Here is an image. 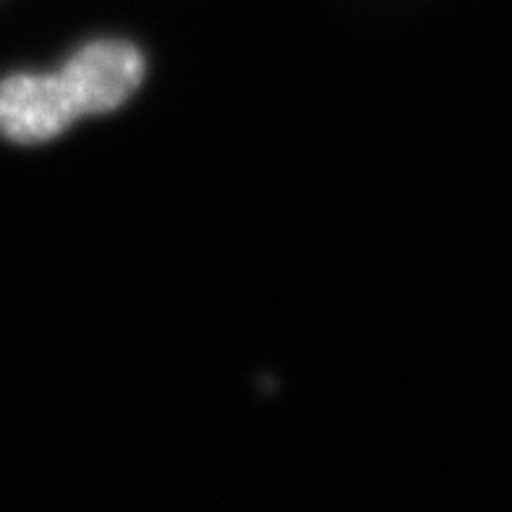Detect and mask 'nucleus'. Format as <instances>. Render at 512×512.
I'll use <instances>...</instances> for the list:
<instances>
[{"instance_id":"obj_2","label":"nucleus","mask_w":512,"mask_h":512,"mask_svg":"<svg viewBox=\"0 0 512 512\" xmlns=\"http://www.w3.org/2000/svg\"><path fill=\"white\" fill-rule=\"evenodd\" d=\"M79 118L61 74H16L0 81V136L40 144L63 134Z\"/></svg>"},{"instance_id":"obj_1","label":"nucleus","mask_w":512,"mask_h":512,"mask_svg":"<svg viewBox=\"0 0 512 512\" xmlns=\"http://www.w3.org/2000/svg\"><path fill=\"white\" fill-rule=\"evenodd\" d=\"M79 115H100L121 108L144 79V58L128 42L102 40L81 48L58 71Z\"/></svg>"}]
</instances>
